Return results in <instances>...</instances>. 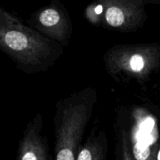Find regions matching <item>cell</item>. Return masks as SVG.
Segmentation results:
<instances>
[{
	"label": "cell",
	"mask_w": 160,
	"mask_h": 160,
	"mask_svg": "<svg viewBox=\"0 0 160 160\" xmlns=\"http://www.w3.org/2000/svg\"><path fill=\"white\" fill-rule=\"evenodd\" d=\"M0 48L28 75L46 71L63 55L64 47L0 8Z\"/></svg>",
	"instance_id": "6da1fadb"
},
{
	"label": "cell",
	"mask_w": 160,
	"mask_h": 160,
	"mask_svg": "<svg viewBox=\"0 0 160 160\" xmlns=\"http://www.w3.org/2000/svg\"><path fill=\"white\" fill-rule=\"evenodd\" d=\"M105 68L117 82L143 85L160 69V44H120L103 55Z\"/></svg>",
	"instance_id": "7a4b0ae2"
},
{
	"label": "cell",
	"mask_w": 160,
	"mask_h": 160,
	"mask_svg": "<svg viewBox=\"0 0 160 160\" xmlns=\"http://www.w3.org/2000/svg\"><path fill=\"white\" fill-rule=\"evenodd\" d=\"M103 10L98 26L120 32H132L143 27L151 0H102Z\"/></svg>",
	"instance_id": "3957f363"
},
{
	"label": "cell",
	"mask_w": 160,
	"mask_h": 160,
	"mask_svg": "<svg viewBox=\"0 0 160 160\" xmlns=\"http://www.w3.org/2000/svg\"><path fill=\"white\" fill-rule=\"evenodd\" d=\"M26 23L45 37L67 47L73 34V24L68 11L59 0L36 10Z\"/></svg>",
	"instance_id": "277c9868"
},
{
	"label": "cell",
	"mask_w": 160,
	"mask_h": 160,
	"mask_svg": "<svg viewBox=\"0 0 160 160\" xmlns=\"http://www.w3.org/2000/svg\"><path fill=\"white\" fill-rule=\"evenodd\" d=\"M43 118L37 113L27 125L19 142L17 160H48L49 146L47 137L42 134Z\"/></svg>",
	"instance_id": "5b68a950"
},
{
	"label": "cell",
	"mask_w": 160,
	"mask_h": 160,
	"mask_svg": "<svg viewBox=\"0 0 160 160\" xmlns=\"http://www.w3.org/2000/svg\"><path fill=\"white\" fill-rule=\"evenodd\" d=\"M107 152V135L95 127L80 148L77 160H106Z\"/></svg>",
	"instance_id": "8992f818"
},
{
	"label": "cell",
	"mask_w": 160,
	"mask_h": 160,
	"mask_svg": "<svg viewBox=\"0 0 160 160\" xmlns=\"http://www.w3.org/2000/svg\"><path fill=\"white\" fill-rule=\"evenodd\" d=\"M118 140L119 142L117 143V145L120 147L122 160H133L132 156H131L129 133L124 130H121L120 131Z\"/></svg>",
	"instance_id": "52a82bcc"
},
{
	"label": "cell",
	"mask_w": 160,
	"mask_h": 160,
	"mask_svg": "<svg viewBox=\"0 0 160 160\" xmlns=\"http://www.w3.org/2000/svg\"><path fill=\"white\" fill-rule=\"evenodd\" d=\"M157 160H160V148H159V151H158V154H157Z\"/></svg>",
	"instance_id": "ba28073f"
}]
</instances>
